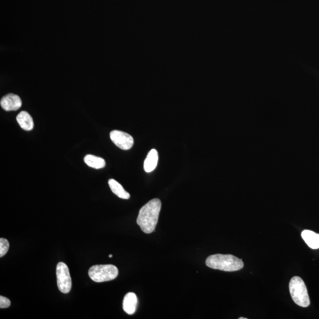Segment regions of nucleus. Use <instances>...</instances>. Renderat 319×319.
<instances>
[{
  "instance_id": "nucleus-3",
  "label": "nucleus",
  "mask_w": 319,
  "mask_h": 319,
  "mask_svg": "<svg viewBox=\"0 0 319 319\" xmlns=\"http://www.w3.org/2000/svg\"><path fill=\"white\" fill-rule=\"evenodd\" d=\"M289 290L292 299L295 304L302 307L309 306V295L304 282L300 277L295 276L291 278Z\"/></svg>"
},
{
  "instance_id": "nucleus-4",
  "label": "nucleus",
  "mask_w": 319,
  "mask_h": 319,
  "mask_svg": "<svg viewBox=\"0 0 319 319\" xmlns=\"http://www.w3.org/2000/svg\"><path fill=\"white\" fill-rule=\"evenodd\" d=\"M89 276L96 283L112 281L118 276L119 270L112 264L95 265L89 268Z\"/></svg>"
},
{
  "instance_id": "nucleus-17",
  "label": "nucleus",
  "mask_w": 319,
  "mask_h": 319,
  "mask_svg": "<svg viewBox=\"0 0 319 319\" xmlns=\"http://www.w3.org/2000/svg\"><path fill=\"white\" fill-rule=\"evenodd\" d=\"M109 257H110V258H112V257H113V255L110 254V255H109Z\"/></svg>"
},
{
  "instance_id": "nucleus-6",
  "label": "nucleus",
  "mask_w": 319,
  "mask_h": 319,
  "mask_svg": "<svg viewBox=\"0 0 319 319\" xmlns=\"http://www.w3.org/2000/svg\"><path fill=\"white\" fill-rule=\"evenodd\" d=\"M110 139L117 147L124 150L130 149L134 144L133 137L122 131H113L110 133Z\"/></svg>"
},
{
  "instance_id": "nucleus-8",
  "label": "nucleus",
  "mask_w": 319,
  "mask_h": 319,
  "mask_svg": "<svg viewBox=\"0 0 319 319\" xmlns=\"http://www.w3.org/2000/svg\"><path fill=\"white\" fill-rule=\"evenodd\" d=\"M137 303V297L135 293H127L123 300V307L124 311L128 314H133L136 311Z\"/></svg>"
},
{
  "instance_id": "nucleus-14",
  "label": "nucleus",
  "mask_w": 319,
  "mask_h": 319,
  "mask_svg": "<svg viewBox=\"0 0 319 319\" xmlns=\"http://www.w3.org/2000/svg\"><path fill=\"white\" fill-rule=\"evenodd\" d=\"M9 243L8 240L2 238L0 239V257H3L8 253L9 249Z\"/></svg>"
},
{
  "instance_id": "nucleus-16",
  "label": "nucleus",
  "mask_w": 319,
  "mask_h": 319,
  "mask_svg": "<svg viewBox=\"0 0 319 319\" xmlns=\"http://www.w3.org/2000/svg\"><path fill=\"white\" fill-rule=\"evenodd\" d=\"M239 319H247V318H246V317H240Z\"/></svg>"
},
{
  "instance_id": "nucleus-11",
  "label": "nucleus",
  "mask_w": 319,
  "mask_h": 319,
  "mask_svg": "<svg viewBox=\"0 0 319 319\" xmlns=\"http://www.w3.org/2000/svg\"><path fill=\"white\" fill-rule=\"evenodd\" d=\"M17 122L20 127L25 131H31L34 127V123L31 116L26 112H20L16 117Z\"/></svg>"
},
{
  "instance_id": "nucleus-9",
  "label": "nucleus",
  "mask_w": 319,
  "mask_h": 319,
  "mask_svg": "<svg viewBox=\"0 0 319 319\" xmlns=\"http://www.w3.org/2000/svg\"><path fill=\"white\" fill-rule=\"evenodd\" d=\"M301 237L305 243L311 249L319 248V234L310 230H304L301 233Z\"/></svg>"
},
{
  "instance_id": "nucleus-5",
  "label": "nucleus",
  "mask_w": 319,
  "mask_h": 319,
  "mask_svg": "<svg viewBox=\"0 0 319 319\" xmlns=\"http://www.w3.org/2000/svg\"><path fill=\"white\" fill-rule=\"evenodd\" d=\"M56 273L59 290L63 293H69L72 288V279L68 267L60 262L57 265Z\"/></svg>"
},
{
  "instance_id": "nucleus-15",
  "label": "nucleus",
  "mask_w": 319,
  "mask_h": 319,
  "mask_svg": "<svg viewBox=\"0 0 319 319\" xmlns=\"http://www.w3.org/2000/svg\"><path fill=\"white\" fill-rule=\"evenodd\" d=\"M10 305H11V301L9 298L3 297L2 295L0 296V308H8L10 306Z\"/></svg>"
},
{
  "instance_id": "nucleus-13",
  "label": "nucleus",
  "mask_w": 319,
  "mask_h": 319,
  "mask_svg": "<svg viewBox=\"0 0 319 319\" xmlns=\"http://www.w3.org/2000/svg\"><path fill=\"white\" fill-rule=\"evenodd\" d=\"M84 162L88 166L95 169H102L106 165L105 161L102 158L90 155V154L84 157Z\"/></svg>"
},
{
  "instance_id": "nucleus-2",
  "label": "nucleus",
  "mask_w": 319,
  "mask_h": 319,
  "mask_svg": "<svg viewBox=\"0 0 319 319\" xmlns=\"http://www.w3.org/2000/svg\"><path fill=\"white\" fill-rule=\"evenodd\" d=\"M208 267L214 270L227 272L239 271L244 267L241 259L230 254H214L210 255L206 260Z\"/></svg>"
},
{
  "instance_id": "nucleus-10",
  "label": "nucleus",
  "mask_w": 319,
  "mask_h": 319,
  "mask_svg": "<svg viewBox=\"0 0 319 319\" xmlns=\"http://www.w3.org/2000/svg\"><path fill=\"white\" fill-rule=\"evenodd\" d=\"M159 160V154L156 149L150 150L144 161V169L147 173H150L156 169Z\"/></svg>"
},
{
  "instance_id": "nucleus-12",
  "label": "nucleus",
  "mask_w": 319,
  "mask_h": 319,
  "mask_svg": "<svg viewBox=\"0 0 319 319\" xmlns=\"http://www.w3.org/2000/svg\"><path fill=\"white\" fill-rule=\"evenodd\" d=\"M109 184L113 192L121 199H129L130 194L124 189L122 184L117 182L116 180L111 179L109 180Z\"/></svg>"
},
{
  "instance_id": "nucleus-1",
  "label": "nucleus",
  "mask_w": 319,
  "mask_h": 319,
  "mask_svg": "<svg viewBox=\"0 0 319 319\" xmlns=\"http://www.w3.org/2000/svg\"><path fill=\"white\" fill-rule=\"evenodd\" d=\"M162 202L159 199H153L141 208L137 223L145 234H151L155 230Z\"/></svg>"
},
{
  "instance_id": "nucleus-7",
  "label": "nucleus",
  "mask_w": 319,
  "mask_h": 319,
  "mask_svg": "<svg viewBox=\"0 0 319 319\" xmlns=\"http://www.w3.org/2000/svg\"><path fill=\"white\" fill-rule=\"evenodd\" d=\"M0 105L6 112H13L21 108L22 102L19 96L9 93L3 97L0 101Z\"/></svg>"
}]
</instances>
